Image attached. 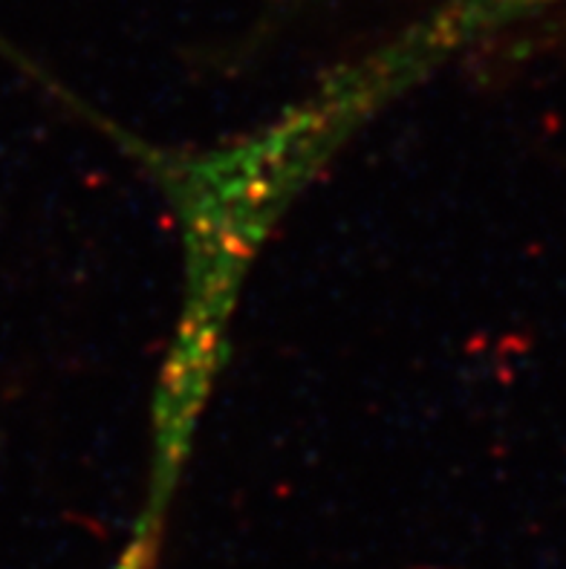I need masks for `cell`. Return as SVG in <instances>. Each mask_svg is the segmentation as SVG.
<instances>
[]
</instances>
